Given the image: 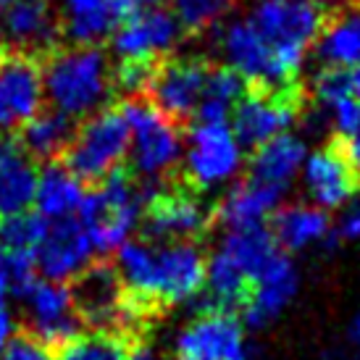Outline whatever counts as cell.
Segmentation results:
<instances>
[{"instance_id": "6da1fadb", "label": "cell", "mask_w": 360, "mask_h": 360, "mask_svg": "<svg viewBox=\"0 0 360 360\" xmlns=\"http://www.w3.org/2000/svg\"><path fill=\"white\" fill-rule=\"evenodd\" d=\"M116 271L129 300L145 313L198 297L205 284L208 260L195 242L150 245L145 240H129L116 250Z\"/></svg>"}, {"instance_id": "7a4b0ae2", "label": "cell", "mask_w": 360, "mask_h": 360, "mask_svg": "<svg viewBox=\"0 0 360 360\" xmlns=\"http://www.w3.org/2000/svg\"><path fill=\"white\" fill-rule=\"evenodd\" d=\"M42 87L51 105L69 119H90L113 90V74L101 48H58L42 60Z\"/></svg>"}, {"instance_id": "3957f363", "label": "cell", "mask_w": 360, "mask_h": 360, "mask_svg": "<svg viewBox=\"0 0 360 360\" xmlns=\"http://www.w3.org/2000/svg\"><path fill=\"white\" fill-rule=\"evenodd\" d=\"M131 131L127 119L116 108H103L92 113L77 127V134L71 140L66 155L60 163L87 187V184H101L108 174L124 166L129 158Z\"/></svg>"}, {"instance_id": "277c9868", "label": "cell", "mask_w": 360, "mask_h": 360, "mask_svg": "<svg viewBox=\"0 0 360 360\" xmlns=\"http://www.w3.org/2000/svg\"><path fill=\"white\" fill-rule=\"evenodd\" d=\"M119 110L131 131L129 171L140 179L163 181L181 158L179 124L163 116L148 98H127Z\"/></svg>"}, {"instance_id": "5b68a950", "label": "cell", "mask_w": 360, "mask_h": 360, "mask_svg": "<svg viewBox=\"0 0 360 360\" xmlns=\"http://www.w3.org/2000/svg\"><path fill=\"white\" fill-rule=\"evenodd\" d=\"M69 290L77 316L84 326H92V331L131 334L140 323H145L142 313L134 308L124 290V281L113 263L92 260V266L71 281Z\"/></svg>"}, {"instance_id": "8992f818", "label": "cell", "mask_w": 360, "mask_h": 360, "mask_svg": "<svg viewBox=\"0 0 360 360\" xmlns=\"http://www.w3.org/2000/svg\"><path fill=\"white\" fill-rule=\"evenodd\" d=\"M302 105L305 101L297 84L284 90L250 87L231 113V131L242 148L258 150L260 145H266L279 134H287L292 124H297Z\"/></svg>"}, {"instance_id": "52a82bcc", "label": "cell", "mask_w": 360, "mask_h": 360, "mask_svg": "<svg viewBox=\"0 0 360 360\" xmlns=\"http://www.w3.org/2000/svg\"><path fill=\"white\" fill-rule=\"evenodd\" d=\"M242 166V145L229 124H195L187 131L184 181L195 190H213Z\"/></svg>"}, {"instance_id": "ba28073f", "label": "cell", "mask_w": 360, "mask_h": 360, "mask_svg": "<svg viewBox=\"0 0 360 360\" xmlns=\"http://www.w3.org/2000/svg\"><path fill=\"white\" fill-rule=\"evenodd\" d=\"M142 240L155 245V242H192L210 229L213 210L202 205L190 192L187 184L179 187H163V190L148 202V208L142 210Z\"/></svg>"}, {"instance_id": "9c48e42d", "label": "cell", "mask_w": 360, "mask_h": 360, "mask_svg": "<svg viewBox=\"0 0 360 360\" xmlns=\"http://www.w3.org/2000/svg\"><path fill=\"white\" fill-rule=\"evenodd\" d=\"M60 13L53 0H13L0 16L3 53L45 60L60 48Z\"/></svg>"}, {"instance_id": "30bf717a", "label": "cell", "mask_w": 360, "mask_h": 360, "mask_svg": "<svg viewBox=\"0 0 360 360\" xmlns=\"http://www.w3.org/2000/svg\"><path fill=\"white\" fill-rule=\"evenodd\" d=\"M27 323L24 334L42 345L45 350L60 352L82 337L84 323L74 310L71 290L66 284H53L40 279L27 295Z\"/></svg>"}, {"instance_id": "8fae6325", "label": "cell", "mask_w": 360, "mask_h": 360, "mask_svg": "<svg viewBox=\"0 0 360 360\" xmlns=\"http://www.w3.org/2000/svg\"><path fill=\"white\" fill-rule=\"evenodd\" d=\"M271 48L305 51L323 30V8L313 0H260L248 19Z\"/></svg>"}, {"instance_id": "7c38bea8", "label": "cell", "mask_w": 360, "mask_h": 360, "mask_svg": "<svg viewBox=\"0 0 360 360\" xmlns=\"http://www.w3.org/2000/svg\"><path fill=\"white\" fill-rule=\"evenodd\" d=\"M210 69L202 58H163L148 87V101L176 124L195 119Z\"/></svg>"}, {"instance_id": "4fadbf2b", "label": "cell", "mask_w": 360, "mask_h": 360, "mask_svg": "<svg viewBox=\"0 0 360 360\" xmlns=\"http://www.w3.org/2000/svg\"><path fill=\"white\" fill-rule=\"evenodd\" d=\"M42 60L16 53L0 58V129H21L42 110Z\"/></svg>"}, {"instance_id": "5bb4252c", "label": "cell", "mask_w": 360, "mask_h": 360, "mask_svg": "<svg viewBox=\"0 0 360 360\" xmlns=\"http://www.w3.org/2000/svg\"><path fill=\"white\" fill-rule=\"evenodd\" d=\"M219 51L226 60V69L240 74L248 87L260 90H284L274 48L258 34L250 21H231L219 34ZM295 87V84H292Z\"/></svg>"}, {"instance_id": "9a60e30c", "label": "cell", "mask_w": 360, "mask_h": 360, "mask_svg": "<svg viewBox=\"0 0 360 360\" xmlns=\"http://www.w3.org/2000/svg\"><path fill=\"white\" fill-rule=\"evenodd\" d=\"M242 323L231 313H198L176 337V358L248 360Z\"/></svg>"}, {"instance_id": "2e32d148", "label": "cell", "mask_w": 360, "mask_h": 360, "mask_svg": "<svg viewBox=\"0 0 360 360\" xmlns=\"http://www.w3.org/2000/svg\"><path fill=\"white\" fill-rule=\"evenodd\" d=\"M92 255H95V248L90 242V234L74 216V219L53 221L45 242L34 252V263L45 281L66 284L77 279L87 266H92Z\"/></svg>"}, {"instance_id": "e0dca14e", "label": "cell", "mask_w": 360, "mask_h": 360, "mask_svg": "<svg viewBox=\"0 0 360 360\" xmlns=\"http://www.w3.org/2000/svg\"><path fill=\"white\" fill-rule=\"evenodd\" d=\"M179 37L181 27L176 16L169 8H153L121 24L110 37V45L119 60H163Z\"/></svg>"}, {"instance_id": "ac0fdd59", "label": "cell", "mask_w": 360, "mask_h": 360, "mask_svg": "<svg viewBox=\"0 0 360 360\" xmlns=\"http://www.w3.org/2000/svg\"><path fill=\"white\" fill-rule=\"evenodd\" d=\"M300 287L297 269L287 252L281 250L276 258L271 260L266 269L260 271V276L252 281V292L248 305L242 308V319L250 329H263L274 319H279L281 310L287 308Z\"/></svg>"}, {"instance_id": "d6986e66", "label": "cell", "mask_w": 360, "mask_h": 360, "mask_svg": "<svg viewBox=\"0 0 360 360\" xmlns=\"http://www.w3.org/2000/svg\"><path fill=\"white\" fill-rule=\"evenodd\" d=\"M302 179H305V190H308L313 205L321 210L342 208L358 187V176L350 171L340 148H334V145L321 148L305 158Z\"/></svg>"}, {"instance_id": "ffe728a7", "label": "cell", "mask_w": 360, "mask_h": 360, "mask_svg": "<svg viewBox=\"0 0 360 360\" xmlns=\"http://www.w3.org/2000/svg\"><path fill=\"white\" fill-rule=\"evenodd\" d=\"M281 195H284V190H279V187H271V184L245 176L240 184L229 187V192L213 208V221L226 226L229 231L263 226L276 213Z\"/></svg>"}, {"instance_id": "44dd1931", "label": "cell", "mask_w": 360, "mask_h": 360, "mask_svg": "<svg viewBox=\"0 0 360 360\" xmlns=\"http://www.w3.org/2000/svg\"><path fill=\"white\" fill-rule=\"evenodd\" d=\"M37 179V160L16 140L0 142V221L27 213L34 205Z\"/></svg>"}, {"instance_id": "7402d4cb", "label": "cell", "mask_w": 360, "mask_h": 360, "mask_svg": "<svg viewBox=\"0 0 360 360\" xmlns=\"http://www.w3.org/2000/svg\"><path fill=\"white\" fill-rule=\"evenodd\" d=\"M124 19L113 0H63L60 32L74 48H98L116 34Z\"/></svg>"}, {"instance_id": "603a6c76", "label": "cell", "mask_w": 360, "mask_h": 360, "mask_svg": "<svg viewBox=\"0 0 360 360\" xmlns=\"http://www.w3.org/2000/svg\"><path fill=\"white\" fill-rule=\"evenodd\" d=\"M316 56L323 69L352 71L360 66V3H347L334 11L329 21H323Z\"/></svg>"}, {"instance_id": "cb8c5ba5", "label": "cell", "mask_w": 360, "mask_h": 360, "mask_svg": "<svg viewBox=\"0 0 360 360\" xmlns=\"http://www.w3.org/2000/svg\"><path fill=\"white\" fill-rule=\"evenodd\" d=\"M305 158H308V153H305L302 140L287 131V134H279L266 145H260L258 150H252L248 176L287 192L290 181L305 166Z\"/></svg>"}, {"instance_id": "d4e9b609", "label": "cell", "mask_w": 360, "mask_h": 360, "mask_svg": "<svg viewBox=\"0 0 360 360\" xmlns=\"http://www.w3.org/2000/svg\"><path fill=\"white\" fill-rule=\"evenodd\" d=\"M74 134H77V121L56 108H42L34 119H30L21 127L16 142L34 160L56 163L66 155Z\"/></svg>"}, {"instance_id": "484cf974", "label": "cell", "mask_w": 360, "mask_h": 360, "mask_svg": "<svg viewBox=\"0 0 360 360\" xmlns=\"http://www.w3.org/2000/svg\"><path fill=\"white\" fill-rule=\"evenodd\" d=\"M84 195H87L84 184L60 160H56V163H45V169L40 171L34 205H37V213L53 224L60 219H74L79 213Z\"/></svg>"}, {"instance_id": "4316f807", "label": "cell", "mask_w": 360, "mask_h": 360, "mask_svg": "<svg viewBox=\"0 0 360 360\" xmlns=\"http://www.w3.org/2000/svg\"><path fill=\"white\" fill-rule=\"evenodd\" d=\"M271 234L279 250L297 252L329 237V216L316 205H287L271 216Z\"/></svg>"}, {"instance_id": "83f0119b", "label": "cell", "mask_w": 360, "mask_h": 360, "mask_svg": "<svg viewBox=\"0 0 360 360\" xmlns=\"http://www.w3.org/2000/svg\"><path fill=\"white\" fill-rule=\"evenodd\" d=\"M250 90L240 74L226 66H213L202 90L200 105L195 110V124H226L245 92Z\"/></svg>"}, {"instance_id": "f1b7e54d", "label": "cell", "mask_w": 360, "mask_h": 360, "mask_svg": "<svg viewBox=\"0 0 360 360\" xmlns=\"http://www.w3.org/2000/svg\"><path fill=\"white\" fill-rule=\"evenodd\" d=\"M219 250L224 255H229L245 271V276L250 281L258 279L260 271L266 269L271 260L281 252L266 224L263 226H250V229L226 231V237H224Z\"/></svg>"}, {"instance_id": "f546056e", "label": "cell", "mask_w": 360, "mask_h": 360, "mask_svg": "<svg viewBox=\"0 0 360 360\" xmlns=\"http://www.w3.org/2000/svg\"><path fill=\"white\" fill-rule=\"evenodd\" d=\"M137 342L124 331H90L63 347L56 360H129Z\"/></svg>"}, {"instance_id": "4dcf8cb0", "label": "cell", "mask_w": 360, "mask_h": 360, "mask_svg": "<svg viewBox=\"0 0 360 360\" xmlns=\"http://www.w3.org/2000/svg\"><path fill=\"white\" fill-rule=\"evenodd\" d=\"M48 229H51V221L40 216L37 210H27L0 221V245L11 252L34 255L48 237Z\"/></svg>"}, {"instance_id": "1f68e13d", "label": "cell", "mask_w": 360, "mask_h": 360, "mask_svg": "<svg viewBox=\"0 0 360 360\" xmlns=\"http://www.w3.org/2000/svg\"><path fill=\"white\" fill-rule=\"evenodd\" d=\"M237 0H171V13L176 16L181 32L200 34L208 32L221 16H226Z\"/></svg>"}, {"instance_id": "d6a6232c", "label": "cell", "mask_w": 360, "mask_h": 360, "mask_svg": "<svg viewBox=\"0 0 360 360\" xmlns=\"http://www.w3.org/2000/svg\"><path fill=\"white\" fill-rule=\"evenodd\" d=\"M350 71L342 69H321L313 79V98L321 110H326L342 98H350Z\"/></svg>"}, {"instance_id": "836d02e7", "label": "cell", "mask_w": 360, "mask_h": 360, "mask_svg": "<svg viewBox=\"0 0 360 360\" xmlns=\"http://www.w3.org/2000/svg\"><path fill=\"white\" fill-rule=\"evenodd\" d=\"M321 113H323V119L329 121L331 129L340 134V140H345V137H350V134L360 131V105L352 101V95L350 98L337 101L326 110H321Z\"/></svg>"}, {"instance_id": "e575fe53", "label": "cell", "mask_w": 360, "mask_h": 360, "mask_svg": "<svg viewBox=\"0 0 360 360\" xmlns=\"http://www.w3.org/2000/svg\"><path fill=\"white\" fill-rule=\"evenodd\" d=\"M0 360H53L51 350H45L42 345L27 337L24 331H21L19 337H11L8 347L3 350Z\"/></svg>"}, {"instance_id": "d590c367", "label": "cell", "mask_w": 360, "mask_h": 360, "mask_svg": "<svg viewBox=\"0 0 360 360\" xmlns=\"http://www.w3.org/2000/svg\"><path fill=\"white\" fill-rule=\"evenodd\" d=\"M334 240H360V202H352L350 208H345V213L337 221V229H334Z\"/></svg>"}, {"instance_id": "8d00e7d4", "label": "cell", "mask_w": 360, "mask_h": 360, "mask_svg": "<svg viewBox=\"0 0 360 360\" xmlns=\"http://www.w3.org/2000/svg\"><path fill=\"white\" fill-rule=\"evenodd\" d=\"M340 153L345 155V160H347V166H350L352 174L360 179V131H355V134H350V137L342 140Z\"/></svg>"}, {"instance_id": "74e56055", "label": "cell", "mask_w": 360, "mask_h": 360, "mask_svg": "<svg viewBox=\"0 0 360 360\" xmlns=\"http://www.w3.org/2000/svg\"><path fill=\"white\" fill-rule=\"evenodd\" d=\"M11 331H13V321H11L8 310L0 308V355H3V350H6V347H8Z\"/></svg>"}, {"instance_id": "f35d334b", "label": "cell", "mask_w": 360, "mask_h": 360, "mask_svg": "<svg viewBox=\"0 0 360 360\" xmlns=\"http://www.w3.org/2000/svg\"><path fill=\"white\" fill-rule=\"evenodd\" d=\"M129 360H160L158 358V352L153 350V347H148V345H134L131 347V352H129Z\"/></svg>"}, {"instance_id": "ab89813d", "label": "cell", "mask_w": 360, "mask_h": 360, "mask_svg": "<svg viewBox=\"0 0 360 360\" xmlns=\"http://www.w3.org/2000/svg\"><path fill=\"white\" fill-rule=\"evenodd\" d=\"M350 92H352V101L360 105V66L350 71Z\"/></svg>"}, {"instance_id": "60d3db41", "label": "cell", "mask_w": 360, "mask_h": 360, "mask_svg": "<svg viewBox=\"0 0 360 360\" xmlns=\"http://www.w3.org/2000/svg\"><path fill=\"white\" fill-rule=\"evenodd\" d=\"M350 340L355 342V347L360 350V316L352 321V329H350Z\"/></svg>"}, {"instance_id": "b9f144b4", "label": "cell", "mask_w": 360, "mask_h": 360, "mask_svg": "<svg viewBox=\"0 0 360 360\" xmlns=\"http://www.w3.org/2000/svg\"><path fill=\"white\" fill-rule=\"evenodd\" d=\"M313 3L323 8V6H340V3H345V0H313Z\"/></svg>"}, {"instance_id": "7bdbcfd3", "label": "cell", "mask_w": 360, "mask_h": 360, "mask_svg": "<svg viewBox=\"0 0 360 360\" xmlns=\"http://www.w3.org/2000/svg\"><path fill=\"white\" fill-rule=\"evenodd\" d=\"M11 3H13V0H0V16H3V13H6V8H8Z\"/></svg>"}, {"instance_id": "ee69618b", "label": "cell", "mask_w": 360, "mask_h": 360, "mask_svg": "<svg viewBox=\"0 0 360 360\" xmlns=\"http://www.w3.org/2000/svg\"><path fill=\"white\" fill-rule=\"evenodd\" d=\"M0 58H3V48H0Z\"/></svg>"}, {"instance_id": "f6af8a7d", "label": "cell", "mask_w": 360, "mask_h": 360, "mask_svg": "<svg viewBox=\"0 0 360 360\" xmlns=\"http://www.w3.org/2000/svg\"><path fill=\"white\" fill-rule=\"evenodd\" d=\"M176 360H184V358H176Z\"/></svg>"}]
</instances>
